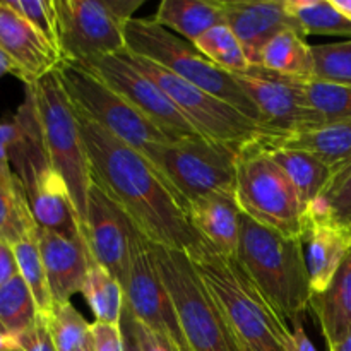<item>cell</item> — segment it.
Instances as JSON below:
<instances>
[{
  "label": "cell",
  "instance_id": "1",
  "mask_svg": "<svg viewBox=\"0 0 351 351\" xmlns=\"http://www.w3.org/2000/svg\"><path fill=\"white\" fill-rule=\"evenodd\" d=\"M74 108L88 151L93 184L122 209L151 243L180 250L191 259L201 256L209 245L195 232L184 201L160 171L82 110Z\"/></svg>",
  "mask_w": 351,
  "mask_h": 351
},
{
  "label": "cell",
  "instance_id": "2",
  "mask_svg": "<svg viewBox=\"0 0 351 351\" xmlns=\"http://www.w3.org/2000/svg\"><path fill=\"white\" fill-rule=\"evenodd\" d=\"M235 259L285 322L304 321L312 297L304 240L285 237L242 213Z\"/></svg>",
  "mask_w": 351,
  "mask_h": 351
},
{
  "label": "cell",
  "instance_id": "3",
  "mask_svg": "<svg viewBox=\"0 0 351 351\" xmlns=\"http://www.w3.org/2000/svg\"><path fill=\"white\" fill-rule=\"evenodd\" d=\"M191 261L240 350L285 351L291 329L267 304L237 259L208 247Z\"/></svg>",
  "mask_w": 351,
  "mask_h": 351
},
{
  "label": "cell",
  "instance_id": "4",
  "mask_svg": "<svg viewBox=\"0 0 351 351\" xmlns=\"http://www.w3.org/2000/svg\"><path fill=\"white\" fill-rule=\"evenodd\" d=\"M16 119L19 137L10 149V167L23 187L34 221L40 228L67 239H84L82 221L67 184L48 158L33 95L27 88Z\"/></svg>",
  "mask_w": 351,
  "mask_h": 351
},
{
  "label": "cell",
  "instance_id": "5",
  "mask_svg": "<svg viewBox=\"0 0 351 351\" xmlns=\"http://www.w3.org/2000/svg\"><path fill=\"white\" fill-rule=\"evenodd\" d=\"M125 50L147 58L177 77L230 103L261 125V115L252 99L226 72L204 57L194 43L160 26L154 19L134 17L125 26Z\"/></svg>",
  "mask_w": 351,
  "mask_h": 351
},
{
  "label": "cell",
  "instance_id": "6",
  "mask_svg": "<svg viewBox=\"0 0 351 351\" xmlns=\"http://www.w3.org/2000/svg\"><path fill=\"white\" fill-rule=\"evenodd\" d=\"M26 88L33 95L48 158L67 184L84 228L93 178L74 103L62 82L58 69L41 77L36 84Z\"/></svg>",
  "mask_w": 351,
  "mask_h": 351
},
{
  "label": "cell",
  "instance_id": "7",
  "mask_svg": "<svg viewBox=\"0 0 351 351\" xmlns=\"http://www.w3.org/2000/svg\"><path fill=\"white\" fill-rule=\"evenodd\" d=\"M235 199L240 211L259 225L302 239L308 209L290 177L273 160L263 137L239 149Z\"/></svg>",
  "mask_w": 351,
  "mask_h": 351
},
{
  "label": "cell",
  "instance_id": "8",
  "mask_svg": "<svg viewBox=\"0 0 351 351\" xmlns=\"http://www.w3.org/2000/svg\"><path fill=\"white\" fill-rule=\"evenodd\" d=\"M58 74L74 106L106 132L143 154L158 170L160 149L173 141L168 139L132 103L82 65L64 62L58 67Z\"/></svg>",
  "mask_w": 351,
  "mask_h": 351
},
{
  "label": "cell",
  "instance_id": "9",
  "mask_svg": "<svg viewBox=\"0 0 351 351\" xmlns=\"http://www.w3.org/2000/svg\"><path fill=\"white\" fill-rule=\"evenodd\" d=\"M144 0H53L64 62L89 64L125 50V26Z\"/></svg>",
  "mask_w": 351,
  "mask_h": 351
},
{
  "label": "cell",
  "instance_id": "10",
  "mask_svg": "<svg viewBox=\"0 0 351 351\" xmlns=\"http://www.w3.org/2000/svg\"><path fill=\"white\" fill-rule=\"evenodd\" d=\"M123 53L134 67L144 72L163 89L165 95L173 101V105L180 110L187 122L204 139L240 149L247 143L266 137L259 123L250 120L230 103L177 77L147 58L134 55L127 50H123Z\"/></svg>",
  "mask_w": 351,
  "mask_h": 351
},
{
  "label": "cell",
  "instance_id": "11",
  "mask_svg": "<svg viewBox=\"0 0 351 351\" xmlns=\"http://www.w3.org/2000/svg\"><path fill=\"white\" fill-rule=\"evenodd\" d=\"M239 149L204 137L167 143L158 154V171L184 201L211 194L235 197Z\"/></svg>",
  "mask_w": 351,
  "mask_h": 351
},
{
  "label": "cell",
  "instance_id": "12",
  "mask_svg": "<svg viewBox=\"0 0 351 351\" xmlns=\"http://www.w3.org/2000/svg\"><path fill=\"white\" fill-rule=\"evenodd\" d=\"M79 65L98 75L105 84L132 103L168 139L178 141L185 137H202L187 122L173 101L165 95L163 89L130 64L123 50L99 60Z\"/></svg>",
  "mask_w": 351,
  "mask_h": 351
},
{
  "label": "cell",
  "instance_id": "13",
  "mask_svg": "<svg viewBox=\"0 0 351 351\" xmlns=\"http://www.w3.org/2000/svg\"><path fill=\"white\" fill-rule=\"evenodd\" d=\"M125 312L136 321L170 336L182 351H192L178 324L168 290L165 288L151 256L149 240L132 225L130 266L125 288Z\"/></svg>",
  "mask_w": 351,
  "mask_h": 351
},
{
  "label": "cell",
  "instance_id": "14",
  "mask_svg": "<svg viewBox=\"0 0 351 351\" xmlns=\"http://www.w3.org/2000/svg\"><path fill=\"white\" fill-rule=\"evenodd\" d=\"M233 77L256 105L266 139H281L300 132L304 122L300 84L304 79L287 77L261 65L233 72Z\"/></svg>",
  "mask_w": 351,
  "mask_h": 351
},
{
  "label": "cell",
  "instance_id": "15",
  "mask_svg": "<svg viewBox=\"0 0 351 351\" xmlns=\"http://www.w3.org/2000/svg\"><path fill=\"white\" fill-rule=\"evenodd\" d=\"M82 233L93 259L125 288L129 280L132 223L96 184L89 191Z\"/></svg>",
  "mask_w": 351,
  "mask_h": 351
},
{
  "label": "cell",
  "instance_id": "16",
  "mask_svg": "<svg viewBox=\"0 0 351 351\" xmlns=\"http://www.w3.org/2000/svg\"><path fill=\"white\" fill-rule=\"evenodd\" d=\"M0 53L12 65V75L26 86L36 84L64 64L60 50L5 0H0Z\"/></svg>",
  "mask_w": 351,
  "mask_h": 351
},
{
  "label": "cell",
  "instance_id": "17",
  "mask_svg": "<svg viewBox=\"0 0 351 351\" xmlns=\"http://www.w3.org/2000/svg\"><path fill=\"white\" fill-rule=\"evenodd\" d=\"M225 23L242 45L250 65H259L267 41L291 29L305 36L298 21L288 10L287 0H219ZM307 38V36H305Z\"/></svg>",
  "mask_w": 351,
  "mask_h": 351
},
{
  "label": "cell",
  "instance_id": "18",
  "mask_svg": "<svg viewBox=\"0 0 351 351\" xmlns=\"http://www.w3.org/2000/svg\"><path fill=\"white\" fill-rule=\"evenodd\" d=\"M38 247L55 305L69 304L81 293L93 264L86 239H67L38 226Z\"/></svg>",
  "mask_w": 351,
  "mask_h": 351
},
{
  "label": "cell",
  "instance_id": "19",
  "mask_svg": "<svg viewBox=\"0 0 351 351\" xmlns=\"http://www.w3.org/2000/svg\"><path fill=\"white\" fill-rule=\"evenodd\" d=\"M302 240L312 295L321 293L329 287L351 252V230L308 209Z\"/></svg>",
  "mask_w": 351,
  "mask_h": 351
},
{
  "label": "cell",
  "instance_id": "20",
  "mask_svg": "<svg viewBox=\"0 0 351 351\" xmlns=\"http://www.w3.org/2000/svg\"><path fill=\"white\" fill-rule=\"evenodd\" d=\"M187 216L215 252L235 259L240 240V211L235 197L211 194L189 202Z\"/></svg>",
  "mask_w": 351,
  "mask_h": 351
},
{
  "label": "cell",
  "instance_id": "21",
  "mask_svg": "<svg viewBox=\"0 0 351 351\" xmlns=\"http://www.w3.org/2000/svg\"><path fill=\"white\" fill-rule=\"evenodd\" d=\"M321 324L328 348L351 332V252L329 287L311 297V307Z\"/></svg>",
  "mask_w": 351,
  "mask_h": 351
},
{
  "label": "cell",
  "instance_id": "22",
  "mask_svg": "<svg viewBox=\"0 0 351 351\" xmlns=\"http://www.w3.org/2000/svg\"><path fill=\"white\" fill-rule=\"evenodd\" d=\"M300 89L304 105L300 132L351 120V84L308 79L302 81Z\"/></svg>",
  "mask_w": 351,
  "mask_h": 351
},
{
  "label": "cell",
  "instance_id": "23",
  "mask_svg": "<svg viewBox=\"0 0 351 351\" xmlns=\"http://www.w3.org/2000/svg\"><path fill=\"white\" fill-rule=\"evenodd\" d=\"M160 26L195 43L206 31L225 23L219 0H163L153 17Z\"/></svg>",
  "mask_w": 351,
  "mask_h": 351
},
{
  "label": "cell",
  "instance_id": "24",
  "mask_svg": "<svg viewBox=\"0 0 351 351\" xmlns=\"http://www.w3.org/2000/svg\"><path fill=\"white\" fill-rule=\"evenodd\" d=\"M266 141L273 146L312 154L332 171L351 161V120L307 132L291 134L281 139Z\"/></svg>",
  "mask_w": 351,
  "mask_h": 351
},
{
  "label": "cell",
  "instance_id": "25",
  "mask_svg": "<svg viewBox=\"0 0 351 351\" xmlns=\"http://www.w3.org/2000/svg\"><path fill=\"white\" fill-rule=\"evenodd\" d=\"M261 67L293 79H314V58L307 38L291 29L278 33L261 53Z\"/></svg>",
  "mask_w": 351,
  "mask_h": 351
},
{
  "label": "cell",
  "instance_id": "26",
  "mask_svg": "<svg viewBox=\"0 0 351 351\" xmlns=\"http://www.w3.org/2000/svg\"><path fill=\"white\" fill-rule=\"evenodd\" d=\"M263 141L269 154L273 156V160L283 168L285 173L293 182L302 202L307 206V209L311 208V204L317 201L321 192L328 185L329 178L332 175L331 168L326 167L322 161H319L312 154L304 153V151L285 149V147L273 146L264 137Z\"/></svg>",
  "mask_w": 351,
  "mask_h": 351
},
{
  "label": "cell",
  "instance_id": "27",
  "mask_svg": "<svg viewBox=\"0 0 351 351\" xmlns=\"http://www.w3.org/2000/svg\"><path fill=\"white\" fill-rule=\"evenodd\" d=\"M81 293L91 307L96 321L122 324L123 308H125V295H123L122 285L96 261H93L89 267Z\"/></svg>",
  "mask_w": 351,
  "mask_h": 351
},
{
  "label": "cell",
  "instance_id": "28",
  "mask_svg": "<svg viewBox=\"0 0 351 351\" xmlns=\"http://www.w3.org/2000/svg\"><path fill=\"white\" fill-rule=\"evenodd\" d=\"M33 293L21 276L0 287V335L14 336L27 331L40 321Z\"/></svg>",
  "mask_w": 351,
  "mask_h": 351
},
{
  "label": "cell",
  "instance_id": "29",
  "mask_svg": "<svg viewBox=\"0 0 351 351\" xmlns=\"http://www.w3.org/2000/svg\"><path fill=\"white\" fill-rule=\"evenodd\" d=\"M287 5L305 36H351V21L336 9L331 0H287Z\"/></svg>",
  "mask_w": 351,
  "mask_h": 351
},
{
  "label": "cell",
  "instance_id": "30",
  "mask_svg": "<svg viewBox=\"0 0 351 351\" xmlns=\"http://www.w3.org/2000/svg\"><path fill=\"white\" fill-rule=\"evenodd\" d=\"M45 319L55 351H95L91 324L71 302L53 305Z\"/></svg>",
  "mask_w": 351,
  "mask_h": 351
},
{
  "label": "cell",
  "instance_id": "31",
  "mask_svg": "<svg viewBox=\"0 0 351 351\" xmlns=\"http://www.w3.org/2000/svg\"><path fill=\"white\" fill-rule=\"evenodd\" d=\"M38 230L33 235L26 237L16 245H12L16 254L17 266H19V276L27 285L29 291L33 293L34 302L38 305L40 315L47 317L53 311V298H51L50 287H48L47 273H45L43 261H41L40 247H38Z\"/></svg>",
  "mask_w": 351,
  "mask_h": 351
},
{
  "label": "cell",
  "instance_id": "32",
  "mask_svg": "<svg viewBox=\"0 0 351 351\" xmlns=\"http://www.w3.org/2000/svg\"><path fill=\"white\" fill-rule=\"evenodd\" d=\"M38 230L19 180L12 187L0 185V242L16 245Z\"/></svg>",
  "mask_w": 351,
  "mask_h": 351
},
{
  "label": "cell",
  "instance_id": "33",
  "mask_svg": "<svg viewBox=\"0 0 351 351\" xmlns=\"http://www.w3.org/2000/svg\"><path fill=\"white\" fill-rule=\"evenodd\" d=\"M194 47L204 55L208 60L218 65L226 72H243L250 67L239 38L226 23L216 24L206 31L194 43Z\"/></svg>",
  "mask_w": 351,
  "mask_h": 351
},
{
  "label": "cell",
  "instance_id": "34",
  "mask_svg": "<svg viewBox=\"0 0 351 351\" xmlns=\"http://www.w3.org/2000/svg\"><path fill=\"white\" fill-rule=\"evenodd\" d=\"M308 209L351 230V161L332 171L324 191Z\"/></svg>",
  "mask_w": 351,
  "mask_h": 351
},
{
  "label": "cell",
  "instance_id": "35",
  "mask_svg": "<svg viewBox=\"0 0 351 351\" xmlns=\"http://www.w3.org/2000/svg\"><path fill=\"white\" fill-rule=\"evenodd\" d=\"M314 79L335 84H351V40L314 45Z\"/></svg>",
  "mask_w": 351,
  "mask_h": 351
},
{
  "label": "cell",
  "instance_id": "36",
  "mask_svg": "<svg viewBox=\"0 0 351 351\" xmlns=\"http://www.w3.org/2000/svg\"><path fill=\"white\" fill-rule=\"evenodd\" d=\"M5 2L57 47V14H55L53 0H5Z\"/></svg>",
  "mask_w": 351,
  "mask_h": 351
},
{
  "label": "cell",
  "instance_id": "37",
  "mask_svg": "<svg viewBox=\"0 0 351 351\" xmlns=\"http://www.w3.org/2000/svg\"><path fill=\"white\" fill-rule=\"evenodd\" d=\"M0 351H55L47 319L41 315L33 328L21 335H0Z\"/></svg>",
  "mask_w": 351,
  "mask_h": 351
},
{
  "label": "cell",
  "instance_id": "38",
  "mask_svg": "<svg viewBox=\"0 0 351 351\" xmlns=\"http://www.w3.org/2000/svg\"><path fill=\"white\" fill-rule=\"evenodd\" d=\"M122 326L130 332L139 351H182L170 336L136 321L127 314L125 308H123Z\"/></svg>",
  "mask_w": 351,
  "mask_h": 351
},
{
  "label": "cell",
  "instance_id": "39",
  "mask_svg": "<svg viewBox=\"0 0 351 351\" xmlns=\"http://www.w3.org/2000/svg\"><path fill=\"white\" fill-rule=\"evenodd\" d=\"M19 137V122L16 115L0 122V180L5 185H16L17 177L10 167V149Z\"/></svg>",
  "mask_w": 351,
  "mask_h": 351
},
{
  "label": "cell",
  "instance_id": "40",
  "mask_svg": "<svg viewBox=\"0 0 351 351\" xmlns=\"http://www.w3.org/2000/svg\"><path fill=\"white\" fill-rule=\"evenodd\" d=\"M93 350L95 351H127L122 324L98 322L91 324Z\"/></svg>",
  "mask_w": 351,
  "mask_h": 351
},
{
  "label": "cell",
  "instance_id": "41",
  "mask_svg": "<svg viewBox=\"0 0 351 351\" xmlns=\"http://www.w3.org/2000/svg\"><path fill=\"white\" fill-rule=\"evenodd\" d=\"M16 276H19V266H17L12 245L0 242V287L12 281Z\"/></svg>",
  "mask_w": 351,
  "mask_h": 351
},
{
  "label": "cell",
  "instance_id": "42",
  "mask_svg": "<svg viewBox=\"0 0 351 351\" xmlns=\"http://www.w3.org/2000/svg\"><path fill=\"white\" fill-rule=\"evenodd\" d=\"M285 351H317L314 343L307 336L304 328V321H295L291 324V335L288 338Z\"/></svg>",
  "mask_w": 351,
  "mask_h": 351
},
{
  "label": "cell",
  "instance_id": "43",
  "mask_svg": "<svg viewBox=\"0 0 351 351\" xmlns=\"http://www.w3.org/2000/svg\"><path fill=\"white\" fill-rule=\"evenodd\" d=\"M335 3L336 9L343 14L345 17H348L351 21V0H331Z\"/></svg>",
  "mask_w": 351,
  "mask_h": 351
},
{
  "label": "cell",
  "instance_id": "44",
  "mask_svg": "<svg viewBox=\"0 0 351 351\" xmlns=\"http://www.w3.org/2000/svg\"><path fill=\"white\" fill-rule=\"evenodd\" d=\"M329 351H351V332L350 335H346L341 341L336 343L335 346H331Z\"/></svg>",
  "mask_w": 351,
  "mask_h": 351
},
{
  "label": "cell",
  "instance_id": "45",
  "mask_svg": "<svg viewBox=\"0 0 351 351\" xmlns=\"http://www.w3.org/2000/svg\"><path fill=\"white\" fill-rule=\"evenodd\" d=\"M5 74H12V65H10V62L7 60L5 55L0 53V79H2Z\"/></svg>",
  "mask_w": 351,
  "mask_h": 351
},
{
  "label": "cell",
  "instance_id": "46",
  "mask_svg": "<svg viewBox=\"0 0 351 351\" xmlns=\"http://www.w3.org/2000/svg\"><path fill=\"white\" fill-rule=\"evenodd\" d=\"M122 329H123V335H125L127 351H139V350H137V346H136V341H134V338H132V336H130V332L127 331V329L123 328V326H122Z\"/></svg>",
  "mask_w": 351,
  "mask_h": 351
},
{
  "label": "cell",
  "instance_id": "47",
  "mask_svg": "<svg viewBox=\"0 0 351 351\" xmlns=\"http://www.w3.org/2000/svg\"><path fill=\"white\" fill-rule=\"evenodd\" d=\"M0 185H5L2 180H0ZM5 187H12V185H5Z\"/></svg>",
  "mask_w": 351,
  "mask_h": 351
}]
</instances>
